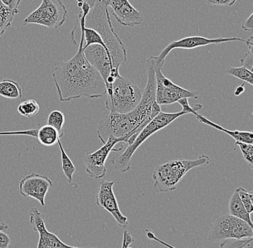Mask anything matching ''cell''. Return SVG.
<instances>
[{
  "instance_id": "74e56055",
  "label": "cell",
  "mask_w": 253,
  "mask_h": 248,
  "mask_svg": "<svg viewBox=\"0 0 253 248\" xmlns=\"http://www.w3.org/2000/svg\"><path fill=\"white\" fill-rule=\"evenodd\" d=\"M244 85H245V83H244V84L240 85V86L237 87L236 89H235V96H240V95H241L242 93H244V91H245Z\"/></svg>"
},
{
  "instance_id": "ac0fdd59",
  "label": "cell",
  "mask_w": 253,
  "mask_h": 248,
  "mask_svg": "<svg viewBox=\"0 0 253 248\" xmlns=\"http://www.w3.org/2000/svg\"><path fill=\"white\" fill-rule=\"evenodd\" d=\"M229 212L230 215L234 216V217L239 218V219L245 221L251 227H253L251 214H249L247 212L244 205L242 203L236 189H235L234 193L232 194L230 200H229Z\"/></svg>"
},
{
  "instance_id": "d6a6232c",
  "label": "cell",
  "mask_w": 253,
  "mask_h": 248,
  "mask_svg": "<svg viewBox=\"0 0 253 248\" xmlns=\"http://www.w3.org/2000/svg\"><path fill=\"white\" fill-rule=\"evenodd\" d=\"M11 238L4 231H0V248H9Z\"/></svg>"
},
{
  "instance_id": "5b68a950",
  "label": "cell",
  "mask_w": 253,
  "mask_h": 248,
  "mask_svg": "<svg viewBox=\"0 0 253 248\" xmlns=\"http://www.w3.org/2000/svg\"><path fill=\"white\" fill-rule=\"evenodd\" d=\"M143 89L134 80L119 75L107 88L105 106L111 113L124 114L136 108L142 99Z\"/></svg>"
},
{
  "instance_id": "2e32d148",
  "label": "cell",
  "mask_w": 253,
  "mask_h": 248,
  "mask_svg": "<svg viewBox=\"0 0 253 248\" xmlns=\"http://www.w3.org/2000/svg\"><path fill=\"white\" fill-rule=\"evenodd\" d=\"M108 7L112 8V14L120 25L134 27L140 25L143 20L142 15L130 4L128 0H101Z\"/></svg>"
},
{
  "instance_id": "8992f818",
  "label": "cell",
  "mask_w": 253,
  "mask_h": 248,
  "mask_svg": "<svg viewBox=\"0 0 253 248\" xmlns=\"http://www.w3.org/2000/svg\"><path fill=\"white\" fill-rule=\"evenodd\" d=\"M186 113L181 110V112L177 113H164L161 111L159 113L153 118V120L150 121L143 129L137 134L135 140L129 146H126V151L123 154L115 156L112 159V162L115 170L119 172H127L130 170V161L133 156L134 153L141 144L144 143L148 138H150L153 134H156L159 131L162 130L166 126L171 124L173 121L176 120Z\"/></svg>"
},
{
  "instance_id": "836d02e7",
  "label": "cell",
  "mask_w": 253,
  "mask_h": 248,
  "mask_svg": "<svg viewBox=\"0 0 253 248\" xmlns=\"http://www.w3.org/2000/svg\"><path fill=\"white\" fill-rule=\"evenodd\" d=\"M134 241V238L130 235V233H129L127 230H124V232H123V240L122 248H129V245L133 243Z\"/></svg>"
},
{
  "instance_id": "5bb4252c",
  "label": "cell",
  "mask_w": 253,
  "mask_h": 248,
  "mask_svg": "<svg viewBox=\"0 0 253 248\" xmlns=\"http://www.w3.org/2000/svg\"><path fill=\"white\" fill-rule=\"evenodd\" d=\"M52 186L53 183L47 177L33 173L20 181L19 189L22 196L34 199L44 207L45 197Z\"/></svg>"
},
{
  "instance_id": "e0dca14e",
  "label": "cell",
  "mask_w": 253,
  "mask_h": 248,
  "mask_svg": "<svg viewBox=\"0 0 253 248\" xmlns=\"http://www.w3.org/2000/svg\"><path fill=\"white\" fill-rule=\"evenodd\" d=\"M196 118L202 124L207 125V126H211L216 130L221 131V132L228 134L231 137L234 139L236 142H243V143H253V134L251 132H242V131H231L228 129H224L222 126H219V124H215L210 120L207 119L205 117L202 116L197 113L195 114Z\"/></svg>"
},
{
  "instance_id": "44dd1931",
  "label": "cell",
  "mask_w": 253,
  "mask_h": 248,
  "mask_svg": "<svg viewBox=\"0 0 253 248\" xmlns=\"http://www.w3.org/2000/svg\"><path fill=\"white\" fill-rule=\"evenodd\" d=\"M17 14L4 5L0 0V37L10 28L14 16Z\"/></svg>"
},
{
  "instance_id": "4316f807",
  "label": "cell",
  "mask_w": 253,
  "mask_h": 248,
  "mask_svg": "<svg viewBox=\"0 0 253 248\" xmlns=\"http://www.w3.org/2000/svg\"><path fill=\"white\" fill-rule=\"evenodd\" d=\"M239 197L242 203L244 205L245 209L249 214L253 212V192H248L243 187H239L236 189Z\"/></svg>"
},
{
  "instance_id": "8d00e7d4",
  "label": "cell",
  "mask_w": 253,
  "mask_h": 248,
  "mask_svg": "<svg viewBox=\"0 0 253 248\" xmlns=\"http://www.w3.org/2000/svg\"><path fill=\"white\" fill-rule=\"evenodd\" d=\"M77 2H78V7L81 8L83 5V4L84 3H86L89 5V7L91 8L94 7L95 4L99 1V0H77Z\"/></svg>"
},
{
  "instance_id": "83f0119b",
  "label": "cell",
  "mask_w": 253,
  "mask_h": 248,
  "mask_svg": "<svg viewBox=\"0 0 253 248\" xmlns=\"http://www.w3.org/2000/svg\"><path fill=\"white\" fill-rule=\"evenodd\" d=\"M235 145L240 147L248 165L251 169H253V145L239 142H235Z\"/></svg>"
},
{
  "instance_id": "cb8c5ba5",
  "label": "cell",
  "mask_w": 253,
  "mask_h": 248,
  "mask_svg": "<svg viewBox=\"0 0 253 248\" xmlns=\"http://www.w3.org/2000/svg\"><path fill=\"white\" fill-rule=\"evenodd\" d=\"M65 120L66 118H65L64 114L62 112L61 110H55L49 114L47 124L55 128L59 133L60 135L63 137V134H64L63 126H64Z\"/></svg>"
},
{
  "instance_id": "3957f363",
  "label": "cell",
  "mask_w": 253,
  "mask_h": 248,
  "mask_svg": "<svg viewBox=\"0 0 253 248\" xmlns=\"http://www.w3.org/2000/svg\"><path fill=\"white\" fill-rule=\"evenodd\" d=\"M108 8L99 0L86 15L85 27L94 30L100 35L110 53L113 69H119L126 63V50L114 30Z\"/></svg>"
},
{
  "instance_id": "4fadbf2b",
  "label": "cell",
  "mask_w": 253,
  "mask_h": 248,
  "mask_svg": "<svg viewBox=\"0 0 253 248\" xmlns=\"http://www.w3.org/2000/svg\"><path fill=\"white\" fill-rule=\"evenodd\" d=\"M84 55L91 66L96 69L102 77L104 83L109 77L114 78L120 75L119 69H113L110 55L100 45H91L84 49Z\"/></svg>"
},
{
  "instance_id": "7c38bea8",
  "label": "cell",
  "mask_w": 253,
  "mask_h": 248,
  "mask_svg": "<svg viewBox=\"0 0 253 248\" xmlns=\"http://www.w3.org/2000/svg\"><path fill=\"white\" fill-rule=\"evenodd\" d=\"M114 184L115 181H103L99 183L96 203L110 213L120 227H126L128 225L127 217L122 214L119 208L118 200L114 193Z\"/></svg>"
},
{
  "instance_id": "603a6c76",
  "label": "cell",
  "mask_w": 253,
  "mask_h": 248,
  "mask_svg": "<svg viewBox=\"0 0 253 248\" xmlns=\"http://www.w3.org/2000/svg\"><path fill=\"white\" fill-rule=\"evenodd\" d=\"M58 144L59 146L60 151H61L63 172L65 176L67 178L68 182L71 183L73 180V175H74V172H76V168L73 162H71L70 158L65 151L61 140H58Z\"/></svg>"
},
{
  "instance_id": "ffe728a7",
  "label": "cell",
  "mask_w": 253,
  "mask_h": 248,
  "mask_svg": "<svg viewBox=\"0 0 253 248\" xmlns=\"http://www.w3.org/2000/svg\"><path fill=\"white\" fill-rule=\"evenodd\" d=\"M0 96L9 99H20L23 96L21 87L17 82L10 79L0 81Z\"/></svg>"
},
{
  "instance_id": "7402d4cb",
  "label": "cell",
  "mask_w": 253,
  "mask_h": 248,
  "mask_svg": "<svg viewBox=\"0 0 253 248\" xmlns=\"http://www.w3.org/2000/svg\"><path fill=\"white\" fill-rule=\"evenodd\" d=\"M40 106L35 99H28L20 103L17 107V111L22 116L25 118H32L39 113Z\"/></svg>"
},
{
  "instance_id": "8fae6325",
  "label": "cell",
  "mask_w": 253,
  "mask_h": 248,
  "mask_svg": "<svg viewBox=\"0 0 253 248\" xmlns=\"http://www.w3.org/2000/svg\"><path fill=\"white\" fill-rule=\"evenodd\" d=\"M236 41L237 42H245L246 40L236 37H217V38L213 39L207 38V37H202V36H190V37H184V38L170 42L161 51L159 55L155 56V65L156 67L163 68L166 57L174 49L191 50V49L204 47L206 45H211V44L218 45V44L224 43V42H236Z\"/></svg>"
},
{
  "instance_id": "52a82bcc",
  "label": "cell",
  "mask_w": 253,
  "mask_h": 248,
  "mask_svg": "<svg viewBox=\"0 0 253 248\" xmlns=\"http://www.w3.org/2000/svg\"><path fill=\"white\" fill-rule=\"evenodd\" d=\"M209 241L218 243L229 239L253 238V227L245 221L226 213H219L211 219Z\"/></svg>"
},
{
  "instance_id": "1f68e13d",
  "label": "cell",
  "mask_w": 253,
  "mask_h": 248,
  "mask_svg": "<svg viewBox=\"0 0 253 248\" xmlns=\"http://www.w3.org/2000/svg\"><path fill=\"white\" fill-rule=\"evenodd\" d=\"M1 1L11 10L19 13L18 6L21 0H1Z\"/></svg>"
},
{
  "instance_id": "ba28073f",
  "label": "cell",
  "mask_w": 253,
  "mask_h": 248,
  "mask_svg": "<svg viewBox=\"0 0 253 248\" xmlns=\"http://www.w3.org/2000/svg\"><path fill=\"white\" fill-rule=\"evenodd\" d=\"M68 11L61 0H42L41 5L24 20L23 25L36 24L58 29L66 22Z\"/></svg>"
},
{
  "instance_id": "277c9868",
  "label": "cell",
  "mask_w": 253,
  "mask_h": 248,
  "mask_svg": "<svg viewBox=\"0 0 253 248\" xmlns=\"http://www.w3.org/2000/svg\"><path fill=\"white\" fill-rule=\"evenodd\" d=\"M210 162L208 156L202 155L192 160L178 159L160 164L153 174V187L158 192H173L188 172L195 167L208 165Z\"/></svg>"
},
{
  "instance_id": "6da1fadb",
  "label": "cell",
  "mask_w": 253,
  "mask_h": 248,
  "mask_svg": "<svg viewBox=\"0 0 253 248\" xmlns=\"http://www.w3.org/2000/svg\"><path fill=\"white\" fill-rule=\"evenodd\" d=\"M147 83L142 99L136 108L124 114L110 113L98 124L97 136L103 144L109 137L124 138L126 146L130 145L143 128L161 111L156 100V80L155 56L147 59Z\"/></svg>"
},
{
  "instance_id": "f546056e",
  "label": "cell",
  "mask_w": 253,
  "mask_h": 248,
  "mask_svg": "<svg viewBox=\"0 0 253 248\" xmlns=\"http://www.w3.org/2000/svg\"><path fill=\"white\" fill-rule=\"evenodd\" d=\"M237 0H207L206 3L209 5H219L224 7H231L234 5Z\"/></svg>"
},
{
  "instance_id": "d6986e66",
  "label": "cell",
  "mask_w": 253,
  "mask_h": 248,
  "mask_svg": "<svg viewBox=\"0 0 253 248\" xmlns=\"http://www.w3.org/2000/svg\"><path fill=\"white\" fill-rule=\"evenodd\" d=\"M40 143L45 146H54L62 138L58 131L53 126L45 125L38 130L37 137Z\"/></svg>"
},
{
  "instance_id": "7a4b0ae2",
  "label": "cell",
  "mask_w": 253,
  "mask_h": 248,
  "mask_svg": "<svg viewBox=\"0 0 253 248\" xmlns=\"http://www.w3.org/2000/svg\"><path fill=\"white\" fill-rule=\"evenodd\" d=\"M78 50L71 59L58 63L52 76L60 101L69 102L82 97L98 99L107 93L102 77L84 55V37L80 28Z\"/></svg>"
},
{
  "instance_id": "e575fe53",
  "label": "cell",
  "mask_w": 253,
  "mask_h": 248,
  "mask_svg": "<svg viewBox=\"0 0 253 248\" xmlns=\"http://www.w3.org/2000/svg\"><path fill=\"white\" fill-rule=\"evenodd\" d=\"M253 28V14H251L250 17L242 24L241 28L243 31L246 32H252Z\"/></svg>"
},
{
  "instance_id": "ab89813d",
  "label": "cell",
  "mask_w": 253,
  "mask_h": 248,
  "mask_svg": "<svg viewBox=\"0 0 253 248\" xmlns=\"http://www.w3.org/2000/svg\"><path fill=\"white\" fill-rule=\"evenodd\" d=\"M242 248H253V238Z\"/></svg>"
},
{
  "instance_id": "60d3db41",
  "label": "cell",
  "mask_w": 253,
  "mask_h": 248,
  "mask_svg": "<svg viewBox=\"0 0 253 248\" xmlns=\"http://www.w3.org/2000/svg\"></svg>"
},
{
  "instance_id": "f35d334b",
  "label": "cell",
  "mask_w": 253,
  "mask_h": 248,
  "mask_svg": "<svg viewBox=\"0 0 253 248\" xmlns=\"http://www.w3.org/2000/svg\"><path fill=\"white\" fill-rule=\"evenodd\" d=\"M8 227H9V225L4 222H1L0 224V231H5L6 230H7Z\"/></svg>"
},
{
  "instance_id": "484cf974",
  "label": "cell",
  "mask_w": 253,
  "mask_h": 248,
  "mask_svg": "<svg viewBox=\"0 0 253 248\" xmlns=\"http://www.w3.org/2000/svg\"><path fill=\"white\" fill-rule=\"evenodd\" d=\"M245 43H246L247 46H248V52H247L243 56V58L240 60V62H241L242 65H243V67H245V69H248V70L252 71L253 70V36L251 35V37H249L246 41H245Z\"/></svg>"
},
{
  "instance_id": "30bf717a",
  "label": "cell",
  "mask_w": 253,
  "mask_h": 248,
  "mask_svg": "<svg viewBox=\"0 0 253 248\" xmlns=\"http://www.w3.org/2000/svg\"><path fill=\"white\" fill-rule=\"evenodd\" d=\"M120 142H125L124 138H115L113 137H109L107 142L93 153L86 152L84 156V162L86 167V172L91 178L99 179L102 178L107 173V168L105 167L106 161L110 155L111 151H121L122 148H115V145Z\"/></svg>"
},
{
  "instance_id": "f1b7e54d",
  "label": "cell",
  "mask_w": 253,
  "mask_h": 248,
  "mask_svg": "<svg viewBox=\"0 0 253 248\" xmlns=\"http://www.w3.org/2000/svg\"><path fill=\"white\" fill-rule=\"evenodd\" d=\"M39 129H30V130H23V131H12V132H0V136H29V137H37V133Z\"/></svg>"
},
{
  "instance_id": "4dcf8cb0",
  "label": "cell",
  "mask_w": 253,
  "mask_h": 248,
  "mask_svg": "<svg viewBox=\"0 0 253 248\" xmlns=\"http://www.w3.org/2000/svg\"><path fill=\"white\" fill-rule=\"evenodd\" d=\"M188 99H189L184 98V99H180V100L177 103H178V104H180V105L181 106L182 108H183L182 109V110H183V112H185L186 114L191 113V114H194V116H195V114L197 112L196 111V110H194L192 107L190 106Z\"/></svg>"
},
{
  "instance_id": "d590c367",
  "label": "cell",
  "mask_w": 253,
  "mask_h": 248,
  "mask_svg": "<svg viewBox=\"0 0 253 248\" xmlns=\"http://www.w3.org/2000/svg\"><path fill=\"white\" fill-rule=\"evenodd\" d=\"M147 237H148V239L153 240V241H155L158 242V243H161L163 246H165V247L168 248H176L173 247V246H170V245L168 244L166 242L161 241V240L158 239L157 237L153 233V232L151 231H147Z\"/></svg>"
},
{
  "instance_id": "9a60e30c",
  "label": "cell",
  "mask_w": 253,
  "mask_h": 248,
  "mask_svg": "<svg viewBox=\"0 0 253 248\" xmlns=\"http://www.w3.org/2000/svg\"><path fill=\"white\" fill-rule=\"evenodd\" d=\"M30 222L33 230L39 234L37 248H84L66 245L55 234L49 232L45 227L43 214L37 208H33L30 211Z\"/></svg>"
},
{
  "instance_id": "9c48e42d",
  "label": "cell",
  "mask_w": 253,
  "mask_h": 248,
  "mask_svg": "<svg viewBox=\"0 0 253 248\" xmlns=\"http://www.w3.org/2000/svg\"><path fill=\"white\" fill-rule=\"evenodd\" d=\"M156 100L159 106L170 105L180 99H197L198 93L181 88L164 76L162 68L156 67Z\"/></svg>"
},
{
  "instance_id": "d4e9b609",
  "label": "cell",
  "mask_w": 253,
  "mask_h": 248,
  "mask_svg": "<svg viewBox=\"0 0 253 248\" xmlns=\"http://www.w3.org/2000/svg\"><path fill=\"white\" fill-rule=\"evenodd\" d=\"M225 73L243 80L245 83H249L250 85H253L252 71L248 70L243 66L240 68H230L226 71Z\"/></svg>"
}]
</instances>
